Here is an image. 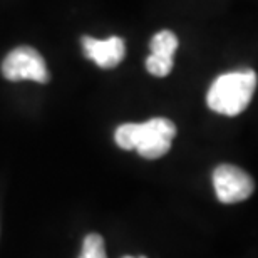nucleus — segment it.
Masks as SVG:
<instances>
[{"instance_id":"obj_1","label":"nucleus","mask_w":258,"mask_h":258,"mask_svg":"<svg viewBox=\"0 0 258 258\" xmlns=\"http://www.w3.org/2000/svg\"><path fill=\"white\" fill-rule=\"evenodd\" d=\"M174 136H176V126L166 117H153L141 124L127 122L121 124L114 133L117 146L126 151L136 149L139 156L146 159L164 156L171 149Z\"/></svg>"},{"instance_id":"obj_2","label":"nucleus","mask_w":258,"mask_h":258,"mask_svg":"<svg viewBox=\"0 0 258 258\" xmlns=\"http://www.w3.org/2000/svg\"><path fill=\"white\" fill-rule=\"evenodd\" d=\"M256 89V74L255 71H238L228 72L211 84L206 102L211 111L223 116H238L241 114L253 99Z\"/></svg>"},{"instance_id":"obj_3","label":"nucleus","mask_w":258,"mask_h":258,"mask_svg":"<svg viewBox=\"0 0 258 258\" xmlns=\"http://www.w3.org/2000/svg\"><path fill=\"white\" fill-rule=\"evenodd\" d=\"M2 74L7 81H34L40 84L50 79L44 57L29 45L10 50L2 62Z\"/></svg>"},{"instance_id":"obj_4","label":"nucleus","mask_w":258,"mask_h":258,"mask_svg":"<svg viewBox=\"0 0 258 258\" xmlns=\"http://www.w3.org/2000/svg\"><path fill=\"white\" fill-rule=\"evenodd\" d=\"M215 193L221 203L233 205L250 198L255 191V183L248 173L233 166L221 164L213 171Z\"/></svg>"},{"instance_id":"obj_5","label":"nucleus","mask_w":258,"mask_h":258,"mask_svg":"<svg viewBox=\"0 0 258 258\" xmlns=\"http://www.w3.org/2000/svg\"><path fill=\"white\" fill-rule=\"evenodd\" d=\"M178 37L171 30H161L153 35L149 49L151 54L146 59V69L149 74L164 77L173 71V57L178 49Z\"/></svg>"},{"instance_id":"obj_6","label":"nucleus","mask_w":258,"mask_h":258,"mask_svg":"<svg viewBox=\"0 0 258 258\" xmlns=\"http://www.w3.org/2000/svg\"><path fill=\"white\" fill-rule=\"evenodd\" d=\"M81 42L86 57L94 60L101 69H112L126 55V44L117 35H112V37L106 40H99L86 35V37H82Z\"/></svg>"},{"instance_id":"obj_7","label":"nucleus","mask_w":258,"mask_h":258,"mask_svg":"<svg viewBox=\"0 0 258 258\" xmlns=\"http://www.w3.org/2000/svg\"><path fill=\"white\" fill-rule=\"evenodd\" d=\"M79 258H107L104 248V238L97 233L87 235L82 241V250Z\"/></svg>"},{"instance_id":"obj_8","label":"nucleus","mask_w":258,"mask_h":258,"mask_svg":"<svg viewBox=\"0 0 258 258\" xmlns=\"http://www.w3.org/2000/svg\"><path fill=\"white\" fill-rule=\"evenodd\" d=\"M122 258H134V256H122ZM138 258H146V256H138Z\"/></svg>"}]
</instances>
